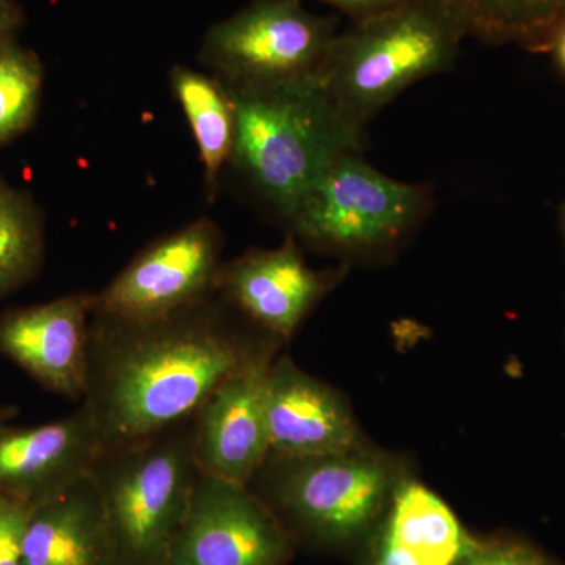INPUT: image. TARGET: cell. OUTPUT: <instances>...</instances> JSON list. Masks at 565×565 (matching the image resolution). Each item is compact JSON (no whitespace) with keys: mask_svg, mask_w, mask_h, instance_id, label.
Instances as JSON below:
<instances>
[{"mask_svg":"<svg viewBox=\"0 0 565 565\" xmlns=\"http://www.w3.org/2000/svg\"><path fill=\"white\" fill-rule=\"evenodd\" d=\"M35 504L0 492V565H20L22 541Z\"/></svg>","mask_w":565,"mask_h":565,"instance_id":"44dd1931","label":"cell"},{"mask_svg":"<svg viewBox=\"0 0 565 565\" xmlns=\"http://www.w3.org/2000/svg\"><path fill=\"white\" fill-rule=\"evenodd\" d=\"M114 559L92 475L33 509L20 565H110Z\"/></svg>","mask_w":565,"mask_h":565,"instance_id":"9a60e30c","label":"cell"},{"mask_svg":"<svg viewBox=\"0 0 565 565\" xmlns=\"http://www.w3.org/2000/svg\"><path fill=\"white\" fill-rule=\"evenodd\" d=\"M256 476L266 478L286 514L333 542L351 541L373 525L397 486L393 465L364 448L307 459L269 456Z\"/></svg>","mask_w":565,"mask_h":565,"instance_id":"52a82bcc","label":"cell"},{"mask_svg":"<svg viewBox=\"0 0 565 565\" xmlns=\"http://www.w3.org/2000/svg\"><path fill=\"white\" fill-rule=\"evenodd\" d=\"M169 79L199 148L207 199L214 202L223 167L232 159L236 132L232 96L217 77L189 66H173Z\"/></svg>","mask_w":565,"mask_h":565,"instance_id":"e0dca14e","label":"cell"},{"mask_svg":"<svg viewBox=\"0 0 565 565\" xmlns=\"http://www.w3.org/2000/svg\"><path fill=\"white\" fill-rule=\"evenodd\" d=\"M288 535L250 486L199 476L166 565H282Z\"/></svg>","mask_w":565,"mask_h":565,"instance_id":"9c48e42d","label":"cell"},{"mask_svg":"<svg viewBox=\"0 0 565 565\" xmlns=\"http://www.w3.org/2000/svg\"><path fill=\"white\" fill-rule=\"evenodd\" d=\"M546 52L552 54L556 68L565 76V24L557 31L555 39H553Z\"/></svg>","mask_w":565,"mask_h":565,"instance_id":"484cf974","label":"cell"},{"mask_svg":"<svg viewBox=\"0 0 565 565\" xmlns=\"http://www.w3.org/2000/svg\"><path fill=\"white\" fill-rule=\"evenodd\" d=\"M106 452L84 403L73 414L39 426H0V492L31 504L51 500L92 475Z\"/></svg>","mask_w":565,"mask_h":565,"instance_id":"4fadbf2b","label":"cell"},{"mask_svg":"<svg viewBox=\"0 0 565 565\" xmlns=\"http://www.w3.org/2000/svg\"><path fill=\"white\" fill-rule=\"evenodd\" d=\"M17 416V408L9 407V405H0V426L10 423Z\"/></svg>","mask_w":565,"mask_h":565,"instance_id":"4316f807","label":"cell"},{"mask_svg":"<svg viewBox=\"0 0 565 565\" xmlns=\"http://www.w3.org/2000/svg\"><path fill=\"white\" fill-rule=\"evenodd\" d=\"M192 422L109 449L93 468L115 557L166 565L200 476Z\"/></svg>","mask_w":565,"mask_h":565,"instance_id":"277c9868","label":"cell"},{"mask_svg":"<svg viewBox=\"0 0 565 565\" xmlns=\"http://www.w3.org/2000/svg\"><path fill=\"white\" fill-rule=\"evenodd\" d=\"M280 344H264L193 416V457L200 475L250 486L269 459L264 390Z\"/></svg>","mask_w":565,"mask_h":565,"instance_id":"30bf717a","label":"cell"},{"mask_svg":"<svg viewBox=\"0 0 565 565\" xmlns=\"http://www.w3.org/2000/svg\"><path fill=\"white\" fill-rule=\"evenodd\" d=\"M467 36L449 0H401L338 33L319 79L345 120L364 132L401 93L451 68Z\"/></svg>","mask_w":565,"mask_h":565,"instance_id":"3957f363","label":"cell"},{"mask_svg":"<svg viewBox=\"0 0 565 565\" xmlns=\"http://www.w3.org/2000/svg\"><path fill=\"white\" fill-rule=\"evenodd\" d=\"M43 245V223L35 206L0 178V299L35 275Z\"/></svg>","mask_w":565,"mask_h":565,"instance_id":"d6986e66","label":"cell"},{"mask_svg":"<svg viewBox=\"0 0 565 565\" xmlns=\"http://www.w3.org/2000/svg\"><path fill=\"white\" fill-rule=\"evenodd\" d=\"M43 66L33 52L9 39L0 43V147L21 136L35 118Z\"/></svg>","mask_w":565,"mask_h":565,"instance_id":"ffe728a7","label":"cell"},{"mask_svg":"<svg viewBox=\"0 0 565 565\" xmlns=\"http://www.w3.org/2000/svg\"><path fill=\"white\" fill-rule=\"evenodd\" d=\"M371 565H416L411 557L405 556L403 552L394 548L385 537H382L381 545L375 552L373 564Z\"/></svg>","mask_w":565,"mask_h":565,"instance_id":"cb8c5ba5","label":"cell"},{"mask_svg":"<svg viewBox=\"0 0 565 565\" xmlns=\"http://www.w3.org/2000/svg\"><path fill=\"white\" fill-rule=\"evenodd\" d=\"M264 408L270 457L307 459L363 448L340 393L305 373L288 355L270 364Z\"/></svg>","mask_w":565,"mask_h":565,"instance_id":"5bb4252c","label":"cell"},{"mask_svg":"<svg viewBox=\"0 0 565 565\" xmlns=\"http://www.w3.org/2000/svg\"><path fill=\"white\" fill-rule=\"evenodd\" d=\"M561 232H563L564 244H565V200L563 206H561Z\"/></svg>","mask_w":565,"mask_h":565,"instance_id":"83f0119b","label":"cell"},{"mask_svg":"<svg viewBox=\"0 0 565 565\" xmlns=\"http://www.w3.org/2000/svg\"><path fill=\"white\" fill-rule=\"evenodd\" d=\"M226 90L236 115L230 163L286 223L341 156L362 151L364 132L345 120L319 76Z\"/></svg>","mask_w":565,"mask_h":565,"instance_id":"7a4b0ae2","label":"cell"},{"mask_svg":"<svg viewBox=\"0 0 565 565\" xmlns=\"http://www.w3.org/2000/svg\"><path fill=\"white\" fill-rule=\"evenodd\" d=\"M468 36L501 46L546 52L565 24V0H449Z\"/></svg>","mask_w":565,"mask_h":565,"instance_id":"ac0fdd59","label":"cell"},{"mask_svg":"<svg viewBox=\"0 0 565 565\" xmlns=\"http://www.w3.org/2000/svg\"><path fill=\"white\" fill-rule=\"evenodd\" d=\"M456 565H557L537 546L522 541L479 542Z\"/></svg>","mask_w":565,"mask_h":565,"instance_id":"7402d4cb","label":"cell"},{"mask_svg":"<svg viewBox=\"0 0 565 565\" xmlns=\"http://www.w3.org/2000/svg\"><path fill=\"white\" fill-rule=\"evenodd\" d=\"M20 21L17 7L10 0H0V43L10 39V33Z\"/></svg>","mask_w":565,"mask_h":565,"instance_id":"d4e9b609","label":"cell"},{"mask_svg":"<svg viewBox=\"0 0 565 565\" xmlns=\"http://www.w3.org/2000/svg\"><path fill=\"white\" fill-rule=\"evenodd\" d=\"M384 537L416 565H456L479 545L451 509L418 482L394 489Z\"/></svg>","mask_w":565,"mask_h":565,"instance_id":"2e32d148","label":"cell"},{"mask_svg":"<svg viewBox=\"0 0 565 565\" xmlns=\"http://www.w3.org/2000/svg\"><path fill=\"white\" fill-rule=\"evenodd\" d=\"M223 236L210 218L182 226L143 248L96 292L93 315L145 322L204 302L215 294Z\"/></svg>","mask_w":565,"mask_h":565,"instance_id":"ba28073f","label":"cell"},{"mask_svg":"<svg viewBox=\"0 0 565 565\" xmlns=\"http://www.w3.org/2000/svg\"><path fill=\"white\" fill-rule=\"evenodd\" d=\"M96 292H73L0 316V353L47 392L82 403Z\"/></svg>","mask_w":565,"mask_h":565,"instance_id":"7c38bea8","label":"cell"},{"mask_svg":"<svg viewBox=\"0 0 565 565\" xmlns=\"http://www.w3.org/2000/svg\"><path fill=\"white\" fill-rule=\"evenodd\" d=\"M319 2L333 7L334 10L351 18L352 22H356L393 9L401 0H319Z\"/></svg>","mask_w":565,"mask_h":565,"instance_id":"603a6c76","label":"cell"},{"mask_svg":"<svg viewBox=\"0 0 565 565\" xmlns=\"http://www.w3.org/2000/svg\"><path fill=\"white\" fill-rule=\"evenodd\" d=\"M270 340L217 294L154 321L92 315L82 403L95 416L106 451L136 444L192 419Z\"/></svg>","mask_w":565,"mask_h":565,"instance_id":"6da1fadb","label":"cell"},{"mask_svg":"<svg viewBox=\"0 0 565 565\" xmlns=\"http://www.w3.org/2000/svg\"><path fill=\"white\" fill-rule=\"evenodd\" d=\"M344 270H316L291 233L277 248L248 250L222 264L215 294L259 332L288 341Z\"/></svg>","mask_w":565,"mask_h":565,"instance_id":"8fae6325","label":"cell"},{"mask_svg":"<svg viewBox=\"0 0 565 565\" xmlns=\"http://www.w3.org/2000/svg\"><path fill=\"white\" fill-rule=\"evenodd\" d=\"M427 185L390 178L364 161L362 151L341 156L316 182L288 221L299 243L367 255L399 244L429 214Z\"/></svg>","mask_w":565,"mask_h":565,"instance_id":"5b68a950","label":"cell"},{"mask_svg":"<svg viewBox=\"0 0 565 565\" xmlns=\"http://www.w3.org/2000/svg\"><path fill=\"white\" fill-rule=\"evenodd\" d=\"M337 35V20L302 0H253L212 25L200 62L226 88L273 87L319 76Z\"/></svg>","mask_w":565,"mask_h":565,"instance_id":"8992f818","label":"cell"}]
</instances>
